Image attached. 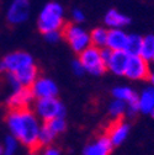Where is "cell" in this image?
<instances>
[{"label": "cell", "instance_id": "6da1fadb", "mask_svg": "<svg viewBox=\"0 0 154 155\" xmlns=\"http://www.w3.org/2000/svg\"><path fill=\"white\" fill-rule=\"evenodd\" d=\"M5 122L11 135L15 137L20 144L25 145L28 150L40 149L38 133H40L41 123L35 112H32L30 108L9 111L5 117Z\"/></svg>", "mask_w": 154, "mask_h": 155}, {"label": "cell", "instance_id": "7a4b0ae2", "mask_svg": "<svg viewBox=\"0 0 154 155\" xmlns=\"http://www.w3.org/2000/svg\"><path fill=\"white\" fill-rule=\"evenodd\" d=\"M37 26L42 33L62 31L64 27V10L59 3H48L43 6L37 18Z\"/></svg>", "mask_w": 154, "mask_h": 155}, {"label": "cell", "instance_id": "3957f363", "mask_svg": "<svg viewBox=\"0 0 154 155\" xmlns=\"http://www.w3.org/2000/svg\"><path fill=\"white\" fill-rule=\"evenodd\" d=\"M62 36L68 42L70 48L78 54L91 46L89 32H86L83 27H80L76 24L64 25V27L62 28Z\"/></svg>", "mask_w": 154, "mask_h": 155}, {"label": "cell", "instance_id": "277c9868", "mask_svg": "<svg viewBox=\"0 0 154 155\" xmlns=\"http://www.w3.org/2000/svg\"><path fill=\"white\" fill-rule=\"evenodd\" d=\"M35 114L38 120L48 122L55 117H65V107L57 97L38 99L35 102Z\"/></svg>", "mask_w": 154, "mask_h": 155}, {"label": "cell", "instance_id": "5b68a950", "mask_svg": "<svg viewBox=\"0 0 154 155\" xmlns=\"http://www.w3.org/2000/svg\"><path fill=\"white\" fill-rule=\"evenodd\" d=\"M78 59L82 63L85 73H89L94 76H100L107 70L106 63L102 59L100 49L96 47H88L85 51L79 53Z\"/></svg>", "mask_w": 154, "mask_h": 155}, {"label": "cell", "instance_id": "8992f818", "mask_svg": "<svg viewBox=\"0 0 154 155\" xmlns=\"http://www.w3.org/2000/svg\"><path fill=\"white\" fill-rule=\"evenodd\" d=\"M35 64L33 57L22 51H16L12 53L6 54L2 61H0V74L4 73H17L28 65Z\"/></svg>", "mask_w": 154, "mask_h": 155}, {"label": "cell", "instance_id": "52a82bcc", "mask_svg": "<svg viewBox=\"0 0 154 155\" xmlns=\"http://www.w3.org/2000/svg\"><path fill=\"white\" fill-rule=\"evenodd\" d=\"M149 75V62H147L139 55H133L128 58V63L123 76H127L131 80H148Z\"/></svg>", "mask_w": 154, "mask_h": 155}, {"label": "cell", "instance_id": "ba28073f", "mask_svg": "<svg viewBox=\"0 0 154 155\" xmlns=\"http://www.w3.org/2000/svg\"><path fill=\"white\" fill-rule=\"evenodd\" d=\"M30 11H31L30 0H12L6 12V20L12 26L20 25L27 21Z\"/></svg>", "mask_w": 154, "mask_h": 155}, {"label": "cell", "instance_id": "9c48e42d", "mask_svg": "<svg viewBox=\"0 0 154 155\" xmlns=\"http://www.w3.org/2000/svg\"><path fill=\"white\" fill-rule=\"evenodd\" d=\"M35 97L30 87H20L18 90L11 92L5 99V105L9 111L15 110H26L30 108Z\"/></svg>", "mask_w": 154, "mask_h": 155}, {"label": "cell", "instance_id": "30bf717a", "mask_svg": "<svg viewBox=\"0 0 154 155\" xmlns=\"http://www.w3.org/2000/svg\"><path fill=\"white\" fill-rule=\"evenodd\" d=\"M33 97L38 99H47V97H57L58 95V86L57 84L45 76H38L36 81L30 87Z\"/></svg>", "mask_w": 154, "mask_h": 155}, {"label": "cell", "instance_id": "8fae6325", "mask_svg": "<svg viewBox=\"0 0 154 155\" xmlns=\"http://www.w3.org/2000/svg\"><path fill=\"white\" fill-rule=\"evenodd\" d=\"M129 129L131 127L125 120H117V121H112L110 123L105 134L110 139L112 147H119L127 139L129 134Z\"/></svg>", "mask_w": 154, "mask_h": 155}, {"label": "cell", "instance_id": "7c38bea8", "mask_svg": "<svg viewBox=\"0 0 154 155\" xmlns=\"http://www.w3.org/2000/svg\"><path fill=\"white\" fill-rule=\"evenodd\" d=\"M112 144L107 135L100 134L92 142L88 143L82 153V155H110L112 151Z\"/></svg>", "mask_w": 154, "mask_h": 155}, {"label": "cell", "instance_id": "4fadbf2b", "mask_svg": "<svg viewBox=\"0 0 154 155\" xmlns=\"http://www.w3.org/2000/svg\"><path fill=\"white\" fill-rule=\"evenodd\" d=\"M128 58L129 55L125 51H112L109 61L106 63L107 70H110L112 74L122 76L125 75V70L128 63Z\"/></svg>", "mask_w": 154, "mask_h": 155}, {"label": "cell", "instance_id": "5bb4252c", "mask_svg": "<svg viewBox=\"0 0 154 155\" xmlns=\"http://www.w3.org/2000/svg\"><path fill=\"white\" fill-rule=\"evenodd\" d=\"M128 35L122 28H111L107 31L106 47L111 51H125Z\"/></svg>", "mask_w": 154, "mask_h": 155}, {"label": "cell", "instance_id": "9a60e30c", "mask_svg": "<svg viewBox=\"0 0 154 155\" xmlns=\"http://www.w3.org/2000/svg\"><path fill=\"white\" fill-rule=\"evenodd\" d=\"M15 76L17 78L18 83H20L22 87H31V85L40 76V71H38V68L36 67V64H32L15 73Z\"/></svg>", "mask_w": 154, "mask_h": 155}, {"label": "cell", "instance_id": "2e32d148", "mask_svg": "<svg viewBox=\"0 0 154 155\" xmlns=\"http://www.w3.org/2000/svg\"><path fill=\"white\" fill-rule=\"evenodd\" d=\"M104 20H105L106 26H109L111 28H122V27H126L127 25H129V22H131V18L127 15L121 14L116 9L109 10L105 15Z\"/></svg>", "mask_w": 154, "mask_h": 155}, {"label": "cell", "instance_id": "e0dca14e", "mask_svg": "<svg viewBox=\"0 0 154 155\" xmlns=\"http://www.w3.org/2000/svg\"><path fill=\"white\" fill-rule=\"evenodd\" d=\"M138 105H139V112L149 114L150 111L154 108V86L146 87L139 95H138Z\"/></svg>", "mask_w": 154, "mask_h": 155}, {"label": "cell", "instance_id": "ac0fdd59", "mask_svg": "<svg viewBox=\"0 0 154 155\" xmlns=\"http://www.w3.org/2000/svg\"><path fill=\"white\" fill-rule=\"evenodd\" d=\"M55 138L57 134L53 132V129L48 126V123L43 122V124H41L40 133H38V145H40V148L52 145Z\"/></svg>", "mask_w": 154, "mask_h": 155}, {"label": "cell", "instance_id": "d6986e66", "mask_svg": "<svg viewBox=\"0 0 154 155\" xmlns=\"http://www.w3.org/2000/svg\"><path fill=\"white\" fill-rule=\"evenodd\" d=\"M89 35H90V43H91L92 47H96V48H99V49L106 47L107 30H105L102 27H96Z\"/></svg>", "mask_w": 154, "mask_h": 155}, {"label": "cell", "instance_id": "ffe728a7", "mask_svg": "<svg viewBox=\"0 0 154 155\" xmlns=\"http://www.w3.org/2000/svg\"><path fill=\"white\" fill-rule=\"evenodd\" d=\"M142 40H143V37H141L139 35H136V33L128 35L127 43H126V47H125V52L129 57L139 55L141 47H142Z\"/></svg>", "mask_w": 154, "mask_h": 155}, {"label": "cell", "instance_id": "44dd1931", "mask_svg": "<svg viewBox=\"0 0 154 155\" xmlns=\"http://www.w3.org/2000/svg\"><path fill=\"white\" fill-rule=\"evenodd\" d=\"M126 113V102L113 99L109 105V114L111 116L112 121L123 120V116Z\"/></svg>", "mask_w": 154, "mask_h": 155}, {"label": "cell", "instance_id": "7402d4cb", "mask_svg": "<svg viewBox=\"0 0 154 155\" xmlns=\"http://www.w3.org/2000/svg\"><path fill=\"white\" fill-rule=\"evenodd\" d=\"M153 55H154V35H148L143 37L142 40L139 57H142L147 62H150Z\"/></svg>", "mask_w": 154, "mask_h": 155}, {"label": "cell", "instance_id": "603a6c76", "mask_svg": "<svg viewBox=\"0 0 154 155\" xmlns=\"http://www.w3.org/2000/svg\"><path fill=\"white\" fill-rule=\"evenodd\" d=\"M112 96H113V99L121 100L123 102H128L133 99H136L138 95L128 86H117L112 89Z\"/></svg>", "mask_w": 154, "mask_h": 155}, {"label": "cell", "instance_id": "cb8c5ba5", "mask_svg": "<svg viewBox=\"0 0 154 155\" xmlns=\"http://www.w3.org/2000/svg\"><path fill=\"white\" fill-rule=\"evenodd\" d=\"M18 143L17 139L12 135H8V137L4 139V145H3V155H15L16 151H17V148H18Z\"/></svg>", "mask_w": 154, "mask_h": 155}, {"label": "cell", "instance_id": "d4e9b609", "mask_svg": "<svg viewBox=\"0 0 154 155\" xmlns=\"http://www.w3.org/2000/svg\"><path fill=\"white\" fill-rule=\"evenodd\" d=\"M46 123H48V126L53 129V132L57 135L63 133L67 129V122H65L64 117H55V118H53V120H51V121H48Z\"/></svg>", "mask_w": 154, "mask_h": 155}, {"label": "cell", "instance_id": "484cf974", "mask_svg": "<svg viewBox=\"0 0 154 155\" xmlns=\"http://www.w3.org/2000/svg\"><path fill=\"white\" fill-rule=\"evenodd\" d=\"M139 113V105H138V96L136 99H133L128 102H126V113L128 118H134Z\"/></svg>", "mask_w": 154, "mask_h": 155}, {"label": "cell", "instance_id": "4316f807", "mask_svg": "<svg viewBox=\"0 0 154 155\" xmlns=\"http://www.w3.org/2000/svg\"><path fill=\"white\" fill-rule=\"evenodd\" d=\"M43 37L48 43H57L63 36H62V31H51V32L43 33Z\"/></svg>", "mask_w": 154, "mask_h": 155}, {"label": "cell", "instance_id": "83f0119b", "mask_svg": "<svg viewBox=\"0 0 154 155\" xmlns=\"http://www.w3.org/2000/svg\"><path fill=\"white\" fill-rule=\"evenodd\" d=\"M72 18H73V21L75 24H80L85 20V14L80 9H74L72 11Z\"/></svg>", "mask_w": 154, "mask_h": 155}, {"label": "cell", "instance_id": "f1b7e54d", "mask_svg": "<svg viewBox=\"0 0 154 155\" xmlns=\"http://www.w3.org/2000/svg\"><path fill=\"white\" fill-rule=\"evenodd\" d=\"M72 70H73V73H74L76 76H82V75L85 73V70H84L82 63L79 62V59L73 61V63H72Z\"/></svg>", "mask_w": 154, "mask_h": 155}, {"label": "cell", "instance_id": "f546056e", "mask_svg": "<svg viewBox=\"0 0 154 155\" xmlns=\"http://www.w3.org/2000/svg\"><path fill=\"white\" fill-rule=\"evenodd\" d=\"M40 155H61V150L54 145H48V147H45V149Z\"/></svg>", "mask_w": 154, "mask_h": 155}, {"label": "cell", "instance_id": "4dcf8cb0", "mask_svg": "<svg viewBox=\"0 0 154 155\" xmlns=\"http://www.w3.org/2000/svg\"><path fill=\"white\" fill-rule=\"evenodd\" d=\"M150 83H152V85L154 86V70L153 71H150V75H149V79H148Z\"/></svg>", "mask_w": 154, "mask_h": 155}, {"label": "cell", "instance_id": "1f68e13d", "mask_svg": "<svg viewBox=\"0 0 154 155\" xmlns=\"http://www.w3.org/2000/svg\"><path fill=\"white\" fill-rule=\"evenodd\" d=\"M27 155H40V154L37 153V150H30V153Z\"/></svg>", "mask_w": 154, "mask_h": 155}, {"label": "cell", "instance_id": "d6a6232c", "mask_svg": "<svg viewBox=\"0 0 154 155\" xmlns=\"http://www.w3.org/2000/svg\"><path fill=\"white\" fill-rule=\"evenodd\" d=\"M3 151H4V149H3V144H0V155H3Z\"/></svg>", "mask_w": 154, "mask_h": 155}, {"label": "cell", "instance_id": "836d02e7", "mask_svg": "<svg viewBox=\"0 0 154 155\" xmlns=\"http://www.w3.org/2000/svg\"><path fill=\"white\" fill-rule=\"evenodd\" d=\"M149 114H150V116H152V118H153V120H154V108H153V110H152V111H150V113H149Z\"/></svg>", "mask_w": 154, "mask_h": 155}, {"label": "cell", "instance_id": "e575fe53", "mask_svg": "<svg viewBox=\"0 0 154 155\" xmlns=\"http://www.w3.org/2000/svg\"><path fill=\"white\" fill-rule=\"evenodd\" d=\"M150 62H153V64H154V55H153V58H152V61Z\"/></svg>", "mask_w": 154, "mask_h": 155}]
</instances>
